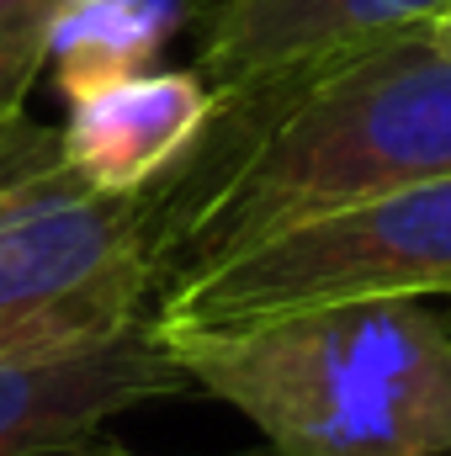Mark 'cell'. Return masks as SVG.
I'll use <instances>...</instances> for the list:
<instances>
[{
    "label": "cell",
    "instance_id": "cell-1",
    "mask_svg": "<svg viewBox=\"0 0 451 456\" xmlns=\"http://www.w3.org/2000/svg\"><path fill=\"white\" fill-rule=\"evenodd\" d=\"M149 197L160 287L340 208L451 175V53L404 32L250 102H213L197 149ZM160 297V292H154Z\"/></svg>",
    "mask_w": 451,
    "mask_h": 456
},
{
    "label": "cell",
    "instance_id": "cell-2",
    "mask_svg": "<svg viewBox=\"0 0 451 456\" xmlns=\"http://www.w3.org/2000/svg\"><path fill=\"white\" fill-rule=\"evenodd\" d=\"M160 345L186 387L239 409L276 456H451V330L420 297L335 303Z\"/></svg>",
    "mask_w": 451,
    "mask_h": 456
},
{
    "label": "cell",
    "instance_id": "cell-3",
    "mask_svg": "<svg viewBox=\"0 0 451 456\" xmlns=\"http://www.w3.org/2000/svg\"><path fill=\"white\" fill-rule=\"evenodd\" d=\"M160 292L149 191H102L59 159L0 175V361L122 335Z\"/></svg>",
    "mask_w": 451,
    "mask_h": 456
},
{
    "label": "cell",
    "instance_id": "cell-4",
    "mask_svg": "<svg viewBox=\"0 0 451 456\" xmlns=\"http://www.w3.org/2000/svg\"><path fill=\"white\" fill-rule=\"evenodd\" d=\"M388 297H451V175L292 224L197 276L160 287L154 330L208 335Z\"/></svg>",
    "mask_w": 451,
    "mask_h": 456
},
{
    "label": "cell",
    "instance_id": "cell-5",
    "mask_svg": "<svg viewBox=\"0 0 451 456\" xmlns=\"http://www.w3.org/2000/svg\"><path fill=\"white\" fill-rule=\"evenodd\" d=\"M447 5L451 0H186V27L213 102H250L420 32Z\"/></svg>",
    "mask_w": 451,
    "mask_h": 456
},
{
    "label": "cell",
    "instance_id": "cell-6",
    "mask_svg": "<svg viewBox=\"0 0 451 456\" xmlns=\"http://www.w3.org/2000/svg\"><path fill=\"white\" fill-rule=\"evenodd\" d=\"M165 393H186V377L165 355L154 319L75 350L11 355L0 361V456H53Z\"/></svg>",
    "mask_w": 451,
    "mask_h": 456
},
{
    "label": "cell",
    "instance_id": "cell-7",
    "mask_svg": "<svg viewBox=\"0 0 451 456\" xmlns=\"http://www.w3.org/2000/svg\"><path fill=\"white\" fill-rule=\"evenodd\" d=\"M213 122V91L197 69H144L70 102L59 159L102 191L138 197L170 175Z\"/></svg>",
    "mask_w": 451,
    "mask_h": 456
},
{
    "label": "cell",
    "instance_id": "cell-8",
    "mask_svg": "<svg viewBox=\"0 0 451 456\" xmlns=\"http://www.w3.org/2000/svg\"><path fill=\"white\" fill-rule=\"evenodd\" d=\"M181 21L186 0H64L48 48L59 91L75 102L96 86L144 75Z\"/></svg>",
    "mask_w": 451,
    "mask_h": 456
},
{
    "label": "cell",
    "instance_id": "cell-9",
    "mask_svg": "<svg viewBox=\"0 0 451 456\" xmlns=\"http://www.w3.org/2000/svg\"><path fill=\"white\" fill-rule=\"evenodd\" d=\"M64 0H0V117H21L32 80L48 64Z\"/></svg>",
    "mask_w": 451,
    "mask_h": 456
},
{
    "label": "cell",
    "instance_id": "cell-10",
    "mask_svg": "<svg viewBox=\"0 0 451 456\" xmlns=\"http://www.w3.org/2000/svg\"><path fill=\"white\" fill-rule=\"evenodd\" d=\"M425 32H430V43H436L441 53H451V5L436 16V21H430V27H425Z\"/></svg>",
    "mask_w": 451,
    "mask_h": 456
},
{
    "label": "cell",
    "instance_id": "cell-11",
    "mask_svg": "<svg viewBox=\"0 0 451 456\" xmlns=\"http://www.w3.org/2000/svg\"><path fill=\"white\" fill-rule=\"evenodd\" d=\"M11 122H16V117H11ZM11 122L0 117V154H5V133H11Z\"/></svg>",
    "mask_w": 451,
    "mask_h": 456
},
{
    "label": "cell",
    "instance_id": "cell-12",
    "mask_svg": "<svg viewBox=\"0 0 451 456\" xmlns=\"http://www.w3.org/2000/svg\"><path fill=\"white\" fill-rule=\"evenodd\" d=\"M447 303H451V297H447ZM441 319H447V330H451V308H447V314H441Z\"/></svg>",
    "mask_w": 451,
    "mask_h": 456
}]
</instances>
